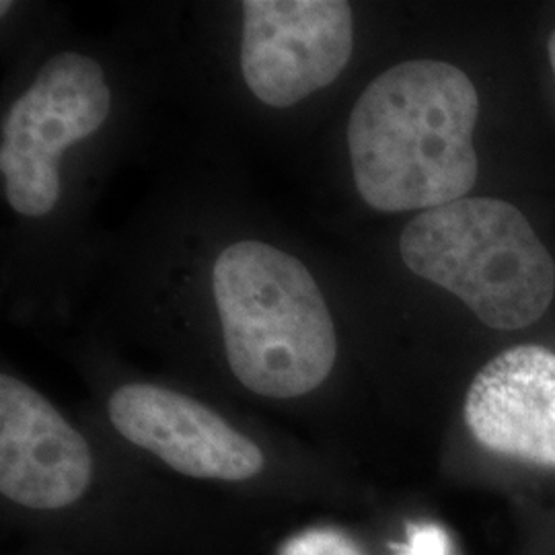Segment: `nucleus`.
Instances as JSON below:
<instances>
[{
	"label": "nucleus",
	"mask_w": 555,
	"mask_h": 555,
	"mask_svg": "<svg viewBox=\"0 0 555 555\" xmlns=\"http://www.w3.org/2000/svg\"><path fill=\"white\" fill-rule=\"evenodd\" d=\"M479 95L442 60L399 62L358 98L348 153L360 198L378 212L430 210L467 198L479 173Z\"/></svg>",
	"instance_id": "nucleus-1"
},
{
	"label": "nucleus",
	"mask_w": 555,
	"mask_h": 555,
	"mask_svg": "<svg viewBox=\"0 0 555 555\" xmlns=\"http://www.w3.org/2000/svg\"><path fill=\"white\" fill-rule=\"evenodd\" d=\"M212 297L227 362L251 393L307 396L334 371V318L297 256L259 238L235 241L215 259Z\"/></svg>",
	"instance_id": "nucleus-2"
},
{
	"label": "nucleus",
	"mask_w": 555,
	"mask_h": 555,
	"mask_svg": "<svg viewBox=\"0 0 555 555\" xmlns=\"http://www.w3.org/2000/svg\"><path fill=\"white\" fill-rule=\"evenodd\" d=\"M399 251L410 272L455 295L492 330H525L554 300V258L504 199L463 198L424 210L405 224Z\"/></svg>",
	"instance_id": "nucleus-3"
},
{
	"label": "nucleus",
	"mask_w": 555,
	"mask_h": 555,
	"mask_svg": "<svg viewBox=\"0 0 555 555\" xmlns=\"http://www.w3.org/2000/svg\"><path fill=\"white\" fill-rule=\"evenodd\" d=\"M109 109L112 93L98 60L62 52L41 66L2 119V192L17 215L43 219L59 206L64 151L93 137Z\"/></svg>",
	"instance_id": "nucleus-4"
},
{
	"label": "nucleus",
	"mask_w": 555,
	"mask_h": 555,
	"mask_svg": "<svg viewBox=\"0 0 555 555\" xmlns=\"http://www.w3.org/2000/svg\"><path fill=\"white\" fill-rule=\"evenodd\" d=\"M241 75L268 107H293L330 87L354 52V13L344 0L241 2Z\"/></svg>",
	"instance_id": "nucleus-5"
},
{
	"label": "nucleus",
	"mask_w": 555,
	"mask_h": 555,
	"mask_svg": "<svg viewBox=\"0 0 555 555\" xmlns=\"http://www.w3.org/2000/svg\"><path fill=\"white\" fill-rule=\"evenodd\" d=\"M107 414L128 442L183 476L245 481L263 469V453L256 442L178 391L130 383L112 393Z\"/></svg>",
	"instance_id": "nucleus-6"
},
{
	"label": "nucleus",
	"mask_w": 555,
	"mask_h": 555,
	"mask_svg": "<svg viewBox=\"0 0 555 555\" xmlns=\"http://www.w3.org/2000/svg\"><path fill=\"white\" fill-rule=\"evenodd\" d=\"M93 479V456L59 410L20 378L0 375V492L21 506L59 511Z\"/></svg>",
	"instance_id": "nucleus-7"
},
{
	"label": "nucleus",
	"mask_w": 555,
	"mask_h": 555,
	"mask_svg": "<svg viewBox=\"0 0 555 555\" xmlns=\"http://www.w3.org/2000/svg\"><path fill=\"white\" fill-rule=\"evenodd\" d=\"M465 424L494 453L555 469V354L522 344L492 358L472 380Z\"/></svg>",
	"instance_id": "nucleus-8"
},
{
	"label": "nucleus",
	"mask_w": 555,
	"mask_h": 555,
	"mask_svg": "<svg viewBox=\"0 0 555 555\" xmlns=\"http://www.w3.org/2000/svg\"><path fill=\"white\" fill-rule=\"evenodd\" d=\"M280 555H362L357 543L337 531L313 529L284 543Z\"/></svg>",
	"instance_id": "nucleus-9"
},
{
	"label": "nucleus",
	"mask_w": 555,
	"mask_h": 555,
	"mask_svg": "<svg viewBox=\"0 0 555 555\" xmlns=\"http://www.w3.org/2000/svg\"><path fill=\"white\" fill-rule=\"evenodd\" d=\"M403 555H449V541L438 527L424 525L410 535Z\"/></svg>",
	"instance_id": "nucleus-10"
},
{
	"label": "nucleus",
	"mask_w": 555,
	"mask_h": 555,
	"mask_svg": "<svg viewBox=\"0 0 555 555\" xmlns=\"http://www.w3.org/2000/svg\"><path fill=\"white\" fill-rule=\"evenodd\" d=\"M550 62H552L555 75V31L552 34V38H550Z\"/></svg>",
	"instance_id": "nucleus-11"
}]
</instances>
